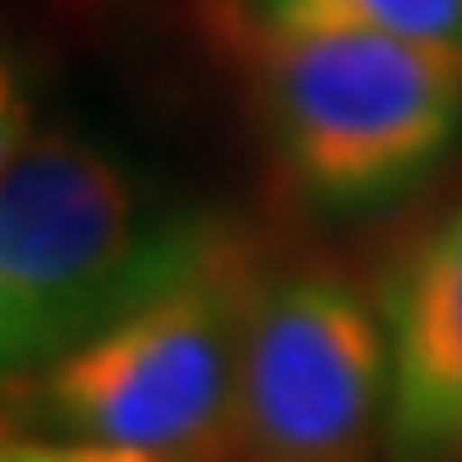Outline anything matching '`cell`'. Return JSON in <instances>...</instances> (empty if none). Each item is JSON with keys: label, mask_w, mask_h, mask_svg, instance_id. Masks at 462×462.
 Returning <instances> with one entry per match:
<instances>
[{"label": "cell", "mask_w": 462, "mask_h": 462, "mask_svg": "<svg viewBox=\"0 0 462 462\" xmlns=\"http://www.w3.org/2000/svg\"><path fill=\"white\" fill-rule=\"evenodd\" d=\"M245 52L311 33H396L462 43V0H217Z\"/></svg>", "instance_id": "cell-6"}, {"label": "cell", "mask_w": 462, "mask_h": 462, "mask_svg": "<svg viewBox=\"0 0 462 462\" xmlns=\"http://www.w3.org/2000/svg\"><path fill=\"white\" fill-rule=\"evenodd\" d=\"M245 241L67 123H19L0 165V364L29 377Z\"/></svg>", "instance_id": "cell-1"}, {"label": "cell", "mask_w": 462, "mask_h": 462, "mask_svg": "<svg viewBox=\"0 0 462 462\" xmlns=\"http://www.w3.org/2000/svg\"><path fill=\"white\" fill-rule=\"evenodd\" d=\"M255 279L241 250L57 364L10 377V434L146 462H241Z\"/></svg>", "instance_id": "cell-2"}, {"label": "cell", "mask_w": 462, "mask_h": 462, "mask_svg": "<svg viewBox=\"0 0 462 462\" xmlns=\"http://www.w3.org/2000/svg\"><path fill=\"white\" fill-rule=\"evenodd\" d=\"M377 302L326 264L255 279L241 368V462H377L387 434Z\"/></svg>", "instance_id": "cell-4"}, {"label": "cell", "mask_w": 462, "mask_h": 462, "mask_svg": "<svg viewBox=\"0 0 462 462\" xmlns=\"http://www.w3.org/2000/svg\"><path fill=\"white\" fill-rule=\"evenodd\" d=\"M255 99L292 194L321 217H364L462 146V43L283 38L255 48Z\"/></svg>", "instance_id": "cell-3"}, {"label": "cell", "mask_w": 462, "mask_h": 462, "mask_svg": "<svg viewBox=\"0 0 462 462\" xmlns=\"http://www.w3.org/2000/svg\"><path fill=\"white\" fill-rule=\"evenodd\" d=\"M373 302L392 364L383 462H462V199L387 264Z\"/></svg>", "instance_id": "cell-5"}, {"label": "cell", "mask_w": 462, "mask_h": 462, "mask_svg": "<svg viewBox=\"0 0 462 462\" xmlns=\"http://www.w3.org/2000/svg\"><path fill=\"white\" fill-rule=\"evenodd\" d=\"M0 462H146V457L95 453V448H71V444H48V439L5 434V453H0Z\"/></svg>", "instance_id": "cell-7"}]
</instances>
